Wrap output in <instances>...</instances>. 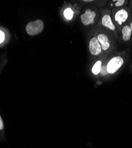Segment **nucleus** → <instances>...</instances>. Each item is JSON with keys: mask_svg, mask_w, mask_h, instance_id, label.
Here are the masks:
<instances>
[{"mask_svg": "<svg viewBox=\"0 0 132 148\" xmlns=\"http://www.w3.org/2000/svg\"><path fill=\"white\" fill-rule=\"evenodd\" d=\"M44 24L41 20H37L29 22L26 27V33L30 36H35L39 34L44 30Z\"/></svg>", "mask_w": 132, "mask_h": 148, "instance_id": "nucleus-1", "label": "nucleus"}, {"mask_svg": "<svg viewBox=\"0 0 132 148\" xmlns=\"http://www.w3.org/2000/svg\"><path fill=\"white\" fill-rule=\"evenodd\" d=\"M124 59L122 57L117 56L113 57L109 62L106 65V71L108 73L114 74L124 64Z\"/></svg>", "mask_w": 132, "mask_h": 148, "instance_id": "nucleus-2", "label": "nucleus"}, {"mask_svg": "<svg viewBox=\"0 0 132 148\" xmlns=\"http://www.w3.org/2000/svg\"><path fill=\"white\" fill-rule=\"evenodd\" d=\"M97 16L95 11L90 9H88L85 11V13L80 16L81 21L83 25L88 26L92 24L95 21V18Z\"/></svg>", "mask_w": 132, "mask_h": 148, "instance_id": "nucleus-3", "label": "nucleus"}, {"mask_svg": "<svg viewBox=\"0 0 132 148\" xmlns=\"http://www.w3.org/2000/svg\"><path fill=\"white\" fill-rule=\"evenodd\" d=\"M89 48L91 53L94 56L100 55L102 52L101 46L97 39V38L94 37L92 38L89 43Z\"/></svg>", "mask_w": 132, "mask_h": 148, "instance_id": "nucleus-4", "label": "nucleus"}, {"mask_svg": "<svg viewBox=\"0 0 132 148\" xmlns=\"http://www.w3.org/2000/svg\"><path fill=\"white\" fill-rule=\"evenodd\" d=\"M129 17V13L127 10L124 9H121L117 11V13L115 14L114 20L115 22L119 24H122L126 21Z\"/></svg>", "mask_w": 132, "mask_h": 148, "instance_id": "nucleus-5", "label": "nucleus"}, {"mask_svg": "<svg viewBox=\"0 0 132 148\" xmlns=\"http://www.w3.org/2000/svg\"><path fill=\"white\" fill-rule=\"evenodd\" d=\"M97 39L101 46L102 51H106L109 49L110 47V42L108 37L104 33H100L98 36Z\"/></svg>", "mask_w": 132, "mask_h": 148, "instance_id": "nucleus-6", "label": "nucleus"}, {"mask_svg": "<svg viewBox=\"0 0 132 148\" xmlns=\"http://www.w3.org/2000/svg\"><path fill=\"white\" fill-rule=\"evenodd\" d=\"M102 25L113 31L115 30V26L113 23L111 16L109 14H105L102 18Z\"/></svg>", "mask_w": 132, "mask_h": 148, "instance_id": "nucleus-7", "label": "nucleus"}, {"mask_svg": "<svg viewBox=\"0 0 132 148\" xmlns=\"http://www.w3.org/2000/svg\"><path fill=\"white\" fill-rule=\"evenodd\" d=\"M122 38L124 41H129L131 36L132 31L130 29V27L128 25L124 26L122 30Z\"/></svg>", "mask_w": 132, "mask_h": 148, "instance_id": "nucleus-8", "label": "nucleus"}, {"mask_svg": "<svg viewBox=\"0 0 132 148\" xmlns=\"http://www.w3.org/2000/svg\"><path fill=\"white\" fill-rule=\"evenodd\" d=\"M102 66V62L101 60H98L96 62V63L94 64L92 68V72L95 75H98L101 70Z\"/></svg>", "mask_w": 132, "mask_h": 148, "instance_id": "nucleus-9", "label": "nucleus"}, {"mask_svg": "<svg viewBox=\"0 0 132 148\" xmlns=\"http://www.w3.org/2000/svg\"><path fill=\"white\" fill-rule=\"evenodd\" d=\"M64 16L66 18L67 20H71L72 18H73V11H72V10L70 8H68L66 9L64 11Z\"/></svg>", "mask_w": 132, "mask_h": 148, "instance_id": "nucleus-10", "label": "nucleus"}, {"mask_svg": "<svg viewBox=\"0 0 132 148\" xmlns=\"http://www.w3.org/2000/svg\"><path fill=\"white\" fill-rule=\"evenodd\" d=\"M125 3L124 0H119V1H117L115 4V6L117 7H119L122 6Z\"/></svg>", "mask_w": 132, "mask_h": 148, "instance_id": "nucleus-11", "label": "nucleus"}, {"mask_svg": "<svg viewBox=\"0 0 132 148\" xmlns=\"http://www.w3.org/2000/svg\"><path fill=\"white\" fill-rule=\"evenodd\" d=\"M4 39H5L4 33L2 31L0 30V43H2L4 40Z\"/></svg>", "mask_w": 132, "mask_h": 148, "instance_id": "nucleus-12", "label": "nucleus"}, {"mask_svg": "<svg viewBox=\"0 0 132 148\" xmlns=\"http://www.w3.org/2000/svg\"><path fill=\"white\" fill-rule=\"evenodd\" d=\"M4 129V123L3 121V120L1 117V116H0V130H1Z\"/></svg>", "mask_w": 132, "mask_h": 148, "instance_id": "nucleus-13", "label": "nucleus"}, {"mask_svg": "<svg viewBox=\"0 0 132 148\" xmlns=\"http://www.w3.org/2000/svg\"><path fill=\"white\" fill-rule=\"evenodd\" d=\"M130 29H131V31H132V22L131 23V24H130Z\"/></svg>", "mask_w": 132, "mask_h": 148, "instance_id": "nucleus-14", "label": "nucleus"}]
</instances>
